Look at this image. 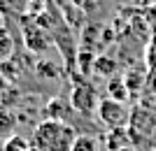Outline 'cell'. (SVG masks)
I'll return each mask as SVG.
<instances>
[{
	"instance_id": "obj_1",
	"label": "cell",
	"mask_w": 156,
	"mask_h": 151,
	"mask_svg": "<svg viewBox=\"0 0 156 151\" xmlns=\"http://www.w3.org/2000/svg\"><path fill=\"white\" fill-rule=\"evenodd\" d=\"M77 130L61 118H47L33 130L30 144L37 151H70Z\"/></svg>"
},
{
	"instance_id": "obj_2",
	"label": "cell",
	"mask_w": 156,
	"mask_h": 151,
	"mask_svg": "<svg viewBox=\"0 0 156 151\" xmlns=\"http://www.w3.org/2000/svg\"><path fill=\"white\" fill-rule=\"evenodd\" d=\"M70 105L75 112H79L82 116H93V112H98V91L91 81H86L84 77L77 79L72 84V93H70Z\"/></svg>"
},
{
	"instance_id": "obj_11",
	"label": "cell",
	"mask_w": 156,
	"mask_h": 151,
	"mask_svg": "<svg viewBox=\"0 0 156 151\" xmlns=\"http://www.w3.org/2000/svg\"><path fill=\"white\" fill-rule=\"evenodd\" d=\"M79 63H82V74L86 77V74L93 70V65H96V58H93L89 51H82L79 53Z\"/></svg>"
},
{
	"instance_id": "obj_6",
	"label": "cell",
	"mask_w": 156,
	"mask_h": 151,
	"mask_svg": "<svg viewBox=\"0 0 156 151\" xmlns=\"http://www.w3.org/2000/svg\"><path fill=\"white\" fill-rule=\"evenodd\" d=\"M107 93H110L112 100H119V102H126V100L130 98L128 93V86H126V79L124 77H110V81H107Z\"/></svg>"
},
{
	"instance_id": "obj_13",
	"label": "cell",
	"mask_w": 156,
	"mask_h": 151,
	"mask_svg": "<svg viewBox=\"0 0 156 151\" xmlns=\"http://www.w3.org/2000/svg\"><path fill=\"white\" fill-rule=\"evenodd\" d=\"M121 151H140V149H135V146H126V149H121Z\"/></svg>"
},
{
	"instance_id": "obj_4",
	"label": "cell",
	"mask_w": 156,
	"mask_h": 151,
	"mask_svg": "<svg viewBox=\"0 0 156 151\" xmlns=\"http://www.w3.org/2000/svg\"><path fill=\"white\" fill-rule=\"evenodd\" d=\"M128 135L130 142H137L140 135H149V132L156 130V109H149L144 105H137L133 112H130L128 118Z\"/></svg>"
},
{
	"instance_id": "obj_5",
	"label": "cell",
	"mask_w": 156,
	"mask_h": 151,
	"mask_svg": "<svg viewBox=\"0 0 156 151\" xmlns=\"http://www.w3.org/2000/svg\"><path fill=\"white\" fill-rule=\"evenodd\" d=\"M126 146H130L128 128H112L107 132V151H121Z\"/></svg>"
},
{
	"instance_id": "obj_12",
	"label": "cell",
	"mask_w": 156,
	"mask_h": 151,
	"mask_svg": "<svg viewBox=\"0 0 156 151\" xmlns=\"http://www.w3.org/2000/svg\"><path fill=\"white\" fill-rule=\"evenodd\" d=\"M12 130H14V116L7 112H0V135H7Z\"/></svg>"
},
{
	"instance_id": "obj_9",
	"label": "cell",
	"mask_w": 156,
	"mask_h": 151,
	"mask_svg": "<svg viewBox=\"0 0 156 151\" xmlns=\"http://www.w3.org/2000/svg\"><path fill=\"white\" fill-rule=\"evenodd\" d=\"M30 142L26 137H21V135H9L5 139V144H2V151H30Z\"/></svg>"
},
{
	"instance_id": "obj_3",
	"label": "cell",
	"mask_w": 156,
	"mask_h": 151,
	"mask_svg": "<svg viewBox=\"0 0 156 151\" xmlns=\"http://www.w3.org/2000/svg\"><path fill=\"white\" fill-rule=\"evenodd\" d=\"M98 121L107 128H126L128 125V118H130V112L126 102H119V100H112V98H105L100 100L98 105V112H96Z\"/></svg>"
},
{
	"instance_id": "obj_8",
	"label": "cell",
	"mask_w": 156,
	"mask_h": 151,
	"mask_svg": "<svg viewBox=\"0 0 156 151\" xmlns=\"http://www.w3.org/2000/svg\"><path fill=\"white\" fill-rule=\"evenodd\" d=\"M93 72L103 74V77H114V72H117V60H112L110 56H100V58H96V65H93Z\"/></svg>"
},
{
	"instance_id": "obj_10",
	"label": "cell",
	"mask_w": 156,
	"mask_h": 151,
	"mask_svg": "<svg viewBox=\"0 0 156 151\" xmlns=\"http://www.w3.org/2000/svg\"><path fill=\"white\" fill-rule=\"evenodd\" d=\"M124 79H126V86H128V93H130V95L140 93V88H142V84H144V77L140 72H128Z\"/></svg>"
},
{
	"instance_id": "obj_7",
	"label": "cell",
	"mask_w": 156,
	"mask_h": 151,
	"mask_svg": "<svg viewBox=\"0 0 156 151\" xmlns=\"http://www.w3.org/2000/svg\"><path fill=\"white\" fill-rule=\"evenodd\" d=\"M70 151H100V144L93 135H77Z\"/></svg>"
}]
</instances>
